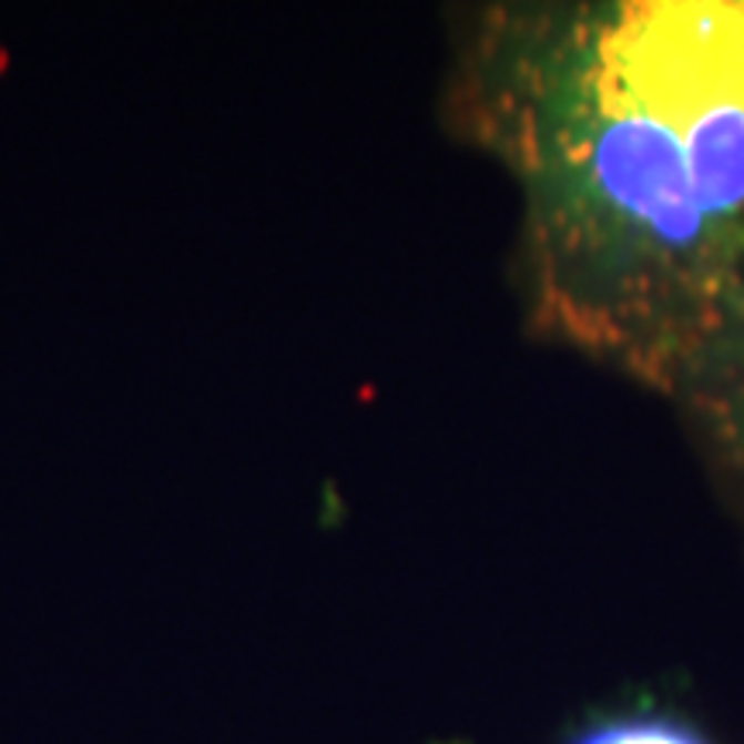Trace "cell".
<instances>
[{
	"label": "cell",
	"mask_w": 744,
	"mask_h": 744,
	"mask_svg": "<svg viewBox=\"0 0 744 744\" xmlns=\"http://www.w3.org/2000/svg\"><path fill=\"white\" fill-rule=\"evenodd\" d=\"M672 400L744 513V269Z\"/></svg>",
	"instance_id": "cell-2"
},
{
	"label": "cell",
	"mask_w": 744,
	"mask_h": 744,
	"mask_svg": "<svg viewBox=\"0 0 744 744\" xmlns=\"http://www.w3.org/2000/svg\"><path fill=\"white\" fill-rule=\"evenodd\" d=\"M456 104L521 201L531 325L675 397L744 269V0H507Z\"/></svg>",
	"instance_id": "cell-1"
},
{
	"label": "cell",
	"mask_w": 744,
	"mask_h": 744,
	"mask_svg": "<svg viewBox=\"0 0 744 744\" xmlns=\"http://www.w3.org/2000/svg\"><path fill=\"white\" fill-rule=\"evenodd\" d=\"M572 744H706L693 727L679 724L659 714H634L603 721L590 731H582Z\"/></svg>",
	"instance_id": "cell-3"
}]
</instances>
